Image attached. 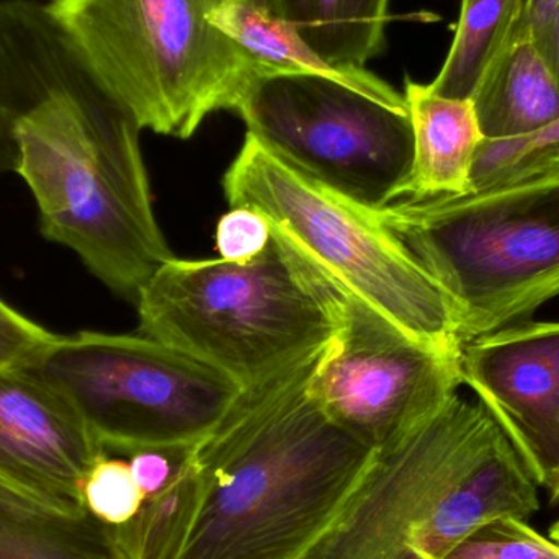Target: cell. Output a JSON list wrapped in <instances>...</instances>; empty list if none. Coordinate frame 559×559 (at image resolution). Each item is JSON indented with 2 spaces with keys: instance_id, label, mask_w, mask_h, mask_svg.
<instances>
[{
  "instance_id": "cell-10",
  "label": "cell",
  "mask_w": 559,
  "mask_h": 559,
  "mask_svg": "<svg viewBox=\"0 0 559 559\" xmlns=\"http://www.w3.org/2000/svg\"><path fill=\"white\" fill-rule=\"evenodd\" d=\"M502 433L478 401L456 393L429 420L377 450L338 518L301 559H417L414 525Z\"/></svg>"
},
{
  "instance_id": "cell-7",
  "label": "cell",
  "mask_w": 559,
  "mask_h": 559,
  "mask_svg": "<svg viewBox=\"0 0 559 559\" xmlns=\"http://www.w3.org/2000/svg\"><path fill=\"white\" fill-rule=\"evenodd\" d=\"M235 114L283 163L365 209L403 197L414 156L406 98L367 69L262 75Z\"/></svg>"
},
{
  "instance_id": "cell-25",
  "label": "cell",
  "mask_w": 559,
  "mask_h": 559,
  "mask_svg": "<svg viewBox=\"0 0 559 559\" xmlns=\"http://www.w3.org/2000/svg\"><path fill=\"white\" fill-rule=\"evenodd\" d=\"M271 239V222L248 206L229 210L216 226V249L223 261L236 264H246L261 255Z\"/></svg>"
},
{
  "instance_id": "cell-9",
  "label": "cell",
  "mask_w": 559,
  "mask_h": 559,
  "mask_svg": "<svg viewBox=\"0 0 559 559\" xmlns=\"http://www.w3.org/2000/svg\"><path fill=\"white\" fill-rule=\"evenodd\" d=\"M338 289L342 325L312 370L309 393L338 427L380 450L459 393L462 352L416 341L364 299Z\"/></svg>"
},
{
  "instance_id": "cell-24",
  "label": "cell",
  "mask_w": 559,
  "mask_h": 559,
  "mask_svg": "<svg viewBox=\"0 0 559 559\" xmlns=\"http://www.w3.org/2000/svg\"><path fill=\"white\" fill-rule=\"evenodd\" d=\"M58 337L0 296V373L38 364Z\"/></svg>"
},
{
  "instance_id": "cell-30",
  "label": "cell",
  "mask_w": 559,
  "mask_h": 559,
  "mask_svg": "<svg viewBox=\"0 0 559 559\" xmlns=\"http://www.w3.org/2000/svg\"><path fill=\"white\" fill-rule=\"evenodd\" d=\"M551 498V504L559 506V483L557 488L554 489V491L550 492Z\"/></svg>"
},
{
  "instance_id": "cell-4",
  "label": "cell",
  "mask_w": 559,
  "mask_h": 559,
  "mask_svg": "<svg viewBox=\"0 0 559 559\" xmlns=\"http://www.w3.org/2000/svg\"><path fill=\"white\" fill-rule=\"evenodd\" d=\"M377 216L455 302L463 345L559 298V176L404 200Z\"/></svg>"
},
{
  "instance_id": "cell-6",
  "label": "cell",
  "mask_w": 559,
  "mask_h": 559,
  "mask_svg": "<svg viewBox=\"0 0 559 559\" xmlns=\"http://www.w3.org/2000/svg\"><path fill=\"white\" fill-rule=\"evenodd\" d=\"M229 209L258 210L338 288L439 350L462 352L445 289L368 210L302 176L252 134L223 179Z\"/></svg>"
},
{
  "instance_id": "cell-8",
  "label": "cell",
  "mask_w": 559,
  "mask_h": 559,
  "mask_svg": "<svg viewBox=\"0 0 559 559\" xmlns=\"http://www.w3.org/2000/svg\"><path fill=\"white\" fill-rule=\"evenodd\" d=\"M33 367L74 404L108 455L192 447L242 391L215 368L143 334L59 335Z\"/></svg>"
},
{
  "instance_id": "cell-22",
  "label": "cell",
  "mask_w": 559,
  "mask_h": 559,
  "mask_svg": "<svg viewBox=\"0 0 559 559\" xmlns=\"http://www.w3.org/2000/svg\"><path fill=\"white\" fill-rule=\"evenodd\" d=\"M443 559H559V545L518 518L483 525Z\"/></svg>"
},
{
  "instance_id": "cell-29",
  "label": "cell",
  "mask_w": 559,
  "mask_h": 559,
  "mask_svg": "<svg viewBox=\"0 0 559 559\" xmlns=\"http://www.w3.org/2000/svg\"><path fill=\"white\" fill-rule=\"evenodd\" d=\"M550 538L555 542V544L559 545V518L557 522L550 527Z\"/></svg>"
},
{
  "instance_id": "cell-17",
  "label": "cell",
  "mask_w": 559,
  "mask_h": 559,
  "mask_svg": "<svg viewBox=\"0 0 559 559\" xmlns=\"http://www.w3.org/2000/svg\"><path fill=\"white\" fill-rule=\"evenodd\" d=\"M527 0H462L455 36L429 88L472 100L486 72L524 28Z\"/></svg>"
},
{
  "instance_id": "cell-16",
  "label": "cell",
  "mask_w": 559,
  "mask_h": 559,
  "mask_svg": "<svg viewBox=\"0 0 559 559\" xmlns=\"http://www.w3.org/2000/svg\"><path fill=\"white\" fill-rule=\"evenodd\" d=\"M335 68H365L386 45L391 0H264Z\"/></svg>"
},
{
  "instance_id": "cell-12",
  "label": "cell",
  "mask_w": 559,
  "mask_h": 559,
  "mask_svg": "<svg viewBox=\"0 0 559 559\" xmlns=\"http://www.w3.org/2000/svg\"><path fill=\"white\" fill-rule=\"evenodd\" d=\"M462 383L540 488L559 483V321H525L466 342Z\"/></svg>"
},
{
  "instance_id": "cell-5",
  "label": "cell",
  "mask_w": 559,
  "mask_h": 559,
  "mask_svg": "<svg viewBox=\"0 0 559 559\" xmlns=\"http://www.w3.org/2000/svg\"><path fill=\"white\" fill-rule=\"evenodd\" d=\"M222 0H49L141 130L189 140L264 72L212 22Z\"/></svg>"
},
{
  "instance_id": "cell-19",
  "label": "cell",
  "mask_w": 559,
  "mask_h": 559,
  "mask_svg": "<svg viewBox=\"0 0 559 559\" xmlns=\"http://www.w3.org/2000/svg\"><path fill=\"white\" fill-rule=\"evenodd\" d=\"M189 449L173 481L156 496L144 499L140 512L128 524L105 527L111 558L177 559L182 554L202 495Z\"/></svg>"
},
{
  "instance_id": "cell-20",
  "label": "cell",
  "mask_w": 559,
  "mask_h": 559,
  "mask_svg": "<svg viewBox=\"0 0 559 559\" xmlns=\"http://www.w3.org/2000/svg\"><path fill=\"white\" fill-rule=\"evenodd\" d=\"M0 559H114L105 525L62 518L0 489Z\"/></svg>"
},
{
  "instance_id": "cell-11",
  "label": "cell",
  "mask_w": 559,
  "mask_h": 559,
  "mask_svg": "<svg viewBox=\"0 0 559 559\" xmlns=\"http://www.w3.org/2000/svg\"><path fill=\"white\" fill-rule=\"evenodd\" d=\"M108 455L74 404L35 367L0 373V489L62 518L84 519V483Z\"/></svg>"
},
{
  "instance_id": "cell-23",
  "label": "cell",
  "mask_w": 559,
  "mask_h": 559,
  "mask_svg": "<svg viewBox=\"0 0 559 559\" xmlns=\"http://www.w3.org/2000/svg\"><path fill=\"white\" fill-rule=\"evenodd\" d=\"M84 502L88 515L105 527L128 524L144 502L128 460L102 456L85 479Z\"/></svg>"
},
{
  "instance_id": "cell-1",
  "label": "cell",
  "mask_w": 559,
  "mask_h": 559,
  "mask_svg": "<svg viewBox=\"0 0 559 559\" xmlns=\"http://www.w3.org/2000/svg\"><path fill=\"white\" fill-rule=\"evenodd\" d=\"M321 355L242 390L190 447L202 495L177 559H301L338 518L377 450L312 400Z\"/></svg>"
},
{
  "instance_id": "cell-15",
  "label": "cell",
  "mask_w": 559,
  "mask_h": 559,
  "mask_svg": "<svg viewBox=\"0 0 559 559\" xmlns=\"http://www.w3.org/2000/svg\"><path fill=\"white\" fill-rule=\"evenodd\" d=\"M472 102L486 140L524 136L559 120L557 79L524 28L486 72Z\"/></svg>"
},
{
  "instance_id": "cell-27",
  "label": "cell",
  "mask_w": 559,
  "mask_h": 559,
  "mask_svg": "<svg viewBox=\"0 0 559 559\" xmlns=\"http://www.w3.org/2000/svg\"><path fill=\"white\" fill-rule=\"evenodd\" d=\"M559 15V0H527L524 29L534 38Z\"/></svg>"
},
{
  "instance_id": "cell-26",
  "label": "cell",
  "mask_w": 559,
  "mask_h": 559,
  "mask_svg": "<svg viewBox=\"0 0 559 559\" xmlns=\"http://www.w3.org/2000/svg\"><path fill=\"white\" fill-rule=\"evenodd\" d=\"M187 449L140 450L128 456L134 481L140 486L144 499L156 496L173 481Z\"/></svg>"
},
{
  "instance_id": "cell-18",
  "label": "cell",
  "mask_w": 559,
  "mask_h": 559,
  "mask_svg": "<svg viewBox=\"0 0 559 559\" xmlns=\"http://www.w3.org/2000/svg\"><path fill=\"white\" fill-rule=\"evenodd\" d=\"M210 22L254 61L264 75L308 72L354 78L365 69L329 64L264 0H222L210 13Z\"/></svg>"
},
{
  "instance_id": "cell-28",
  "label": "cell",
  "mask_w": 559,
  "mask_h": 559,
  "mask_svg": "<svg viewBox=\"0 0 559 559\" xmlns=\"http://www.w3.org/2000/svg\"><path fill=\"white\" fill-rule=\"evenodd\" d=\"M532 39L540 49L542 56L547 61L550 71L554 72L559 85V15Z\"/></svg>"
},
{
  "instance_id": "cell-2",
  "label": "cell",
  "mask_w": 559,
  "mask_h": 559,
  "mask_svg": "<svg viewBox=\"0 0 559 559\" xmlns=\"http://www.w3.org/2000/svg\"><path fill=\"white\" fill-rule=\"evenodd\" d=\"M141 131L91 64L35 102L12 131L13 174L35 199L39 233L131 302L174 258L154 216Z\"/></svg>"
},
{
  "instance_id": "cell-13",
  "label": "cell",
  "mask_w": 559,
  "mask_h": 559,
  "mask_svg": "<svg viewBox=\"0 0 559 559\" xmlns=\"http://www.w3.org/2000/svg\"><path fill=\"white\" fill-rule=\"evenodd\" d=\"M540 486L502 433L481 459L456 479L411 532L417 559H443L453 547L489 522L528 521L540 509Z\"/></svg>"
},
{
  "instance_id": "cell-3",
  "label": "cell",
  "mask_w": 559,
  "mask_h": 559,
  "mask_svg": "<svg viewBox=\"0 0 559 559\" xmlns=\"http://www.w3.org/2000/svg\"><path fill=\"white\" fill-rule=\"evenodd\" d=\"M271 226L267 249L246 264L173 258L160 265L134 302L141 334L241 390L318 357L341 329V289Z\"/></svg>"
},
{
  "instance_id": "cell-21",
  "label": "cell",
  "mask_w": 559,
  "mask_h": 559,
  "mask_svg": "<svg viewBox=\"0 0 559 559\" xmlns=\"http://www.w3.org/2000/svg\"><path fill=\"white\" fill-rule=\"evenodd\" d=\"M559 176V120L535 133L485 140L473 166V192Z\"/></svg>"
},
{
  "instance_id": "cell-14",
  "label": "cell",
  "mask_w": 559,
  "mask_h": 559,
  "mask_svg": "<svg viewBox=\"0 0 559 559\" xmlns=\"http://www.w3.org/2000/svg\"><path fill=\"white\" fill-rule=\"evenodd\" d=\"M404 98L414 140L413 169L404 186V199L472 193L473 166L486 140L473 102L442 97L429 85L411 79L404 82Z\"/></svg>"
}]
</instances>
